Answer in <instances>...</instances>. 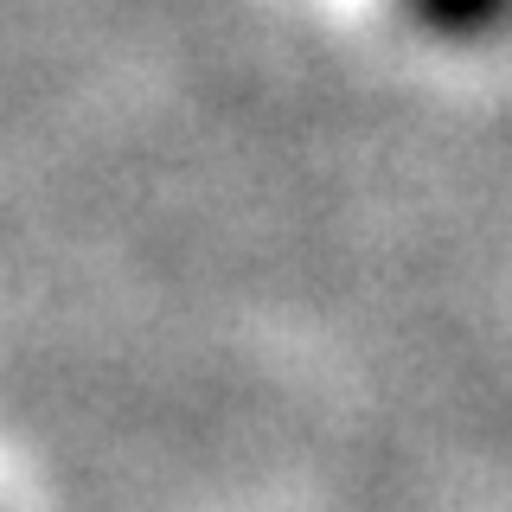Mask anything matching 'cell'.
Listing matches in <instances>:
<instances>
[{"instance_id": "obj_1", "label": "cell", "mask_w": 512, "mask_h": 512, "mask_svg": "<svg viewBox=\"0 0 512 512\" xmlns=\"http://www.w3.org/2000/svg\"><path fill=\"white\" fill-rule=\"evenodd\" d=\"M410 13L436 32H487L512 13V0H410Z\"/></svg>"}]
</instances>
